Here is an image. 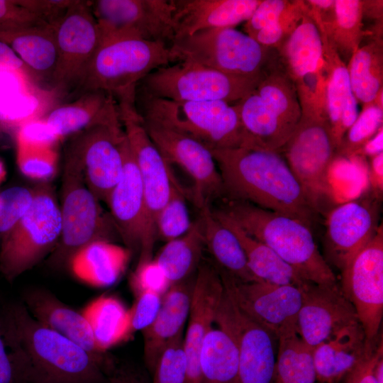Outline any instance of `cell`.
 I'll return each mask as SVG.
<instances>
[{"label":"cell","instance_id":"6da1fadb","mask_svg":"<svg viewBox=\"0 0 383 383\" xmlns=\"http://www.w3.org/2000/svg\"><path fill=\"white\" fill-rule=\"evenodd\" d=\"M1 321L18 383H107L114 363L37 321L22 302L6 305Z\"/></svg>","mask_w":383,"mask_h":383},{"label":"cell","instance_id":"7a4b0ae2","mask_svg":"<svg viewBox=\"0 0 383 383\" xmlns=\"http://www.w3.org/2000/svg\"><path fill=\"white\" fill-rule=\"evenodd\" d=\"M211 152L221 177L223 199L248 202L311 228L317 213L279 151L241 147Z\"/></svg>","mask_w":383,"mask_h":383},{"label":"cell","instance_id":"3957f363","mask_svg":"<svg viewBox=\"0 0 383 383\" xmlns=\"http://www.w3.org/2000/svg\"><path fill=\"white\" fill-rule=\"evenodd\" d=\"M219 201V206L213 209L267 245L304 280L316 284L337 282L306 224L248 202L227 199Z\"/></svg>","mask_w":383,"mask_h":383},{"label":"cell","instance_id":"277c9868","mask_svg":"<svg viewBox=\"0 0 383 383\" xmlns=\"http://www.w3.org/2000/svg\"><path fill=\"white\" fill-rule=\"evenodd\" d=\"M62 179L61 235L48 260L49 266L58 270L69 268L75 255L92 242L121 240L111 214L88 188L80 158L70 144Z\"/></svg>","mask_w":383,"mask_h":383},{"label":"cell","instance_id":"5b68a950","mask_svg":"<svg viewBox=\"0 0 383 383\" xmlns=\"http://www.w3.org/2000/svg\"><path fill=\"white\" fill-rule=\"evenodd\" d=\"M135 106L143 120L177 131L210 150L249 147L235 104L177 101L135 92Z\"/></svg>","mask_w":383,"mask_h":383},{"label":"cell","instance_id":"8992f818","mask_svg":"<svg viewBox=\"0 0 383 383\" xmlns=\"http://www.w3.org/2000/svg\"><path fill=\"white\" fill-rule=\"evenodd\" d=\"M174 62L170 47L162 43L122 39L103 43L74 90L80 94L103 91L117 104H135L140 82L155 70Z\"/></svg>","mask_w":383,"mask_h":383},{"label":"cell","instance_id":"52a82bcc","mask_svg":"<svg viewBox=\"0 0 383 383\" xmlns=\"http://www.w3.org/2000/svg\"><path fill=\"white\" fill-rule=\"evenodd\" d=\"M170 50L174 62H192L244 77H262L282 65L276 49L232 27L208 28L174 38Z\"/></svg>","mask_w":383,"mask_h":383},{"label":"cell","instance_id":"ba28073f","mask_svg":"<svg viewBox=\"0 0 383 383\" xmlns=\"http://www.w3.org/2000/svg\"><path fill=\"white\" fill-rule=\"evenodd\" d=\"M249 148L279 150L296 127L301 108L296 87L282 65L235 103Z\"/></svg>","mask_w":383,"mask_h":383},{"label":"cell","instance_id":"9c48e42d","mask_svg":"<svg viewBox=\"0 0 383 383\" xmlns=\"http://www.w3.org/2000/svg\"><path fill=\"white\" fill-rule=\"evenodd\" d=\"M62 230L60 206L52 187L42 182L33 188L26 211L0 243V273L12 282L33 269L55 250Z\"/></svg>","mask_w":383,"mask_h":383},{"label":"cell","instance_id":"30bf717a","mask_svg":"<svg viewBox=\"0 0 383 383\" xmlns=\"http://www.w3.org/2000/svg\"><path fill=\"white\" fill-rule=\"evenodd\" d=\"M301 116L292 135L279 150L301 183L318 213L331 189L328 172L337 160V146L323 101L300 103Z\"/></svg>","mask_w":383,"mask_h":383},{"label":"cell","instance_id":"8fae6325","mask_svg":"<svg viewBox=\"0 0 383 383\" xmlns=\"http://www.w3.org/2000/svg\"><path fill=\"white\" fill-rule=\"evenodd\" d=\"M264 77L230 74L192 62L179 61L148 74L140 82L135 92L177 101H222L235 104Z\"/></svg>","mask_w":383,"mask_h":383},{"label":"cell","instance_id":"7c38bea8","mask_svg":"<svg viewBox=\"0 0 383 383\" xmlns=\"http://www.w3.org/2000/svg\"><path fill=\"white\" fill-rule=\"evenodd\" d=\"M121 121L140 175L145 197V226L138 262L152 259L156 220L174 188L180 187L171 165L148 135L135 104H118Z\"/></svg>","mask_w":383,"mask_h":383},{"label":"cell","instance_id":"4fadbf2b","mask_svg":"<svg viewBox=\"0 0 383 383\" xmlns=\"http://www.w3.org/2000/svg\"><path fill=\"white\" fill-rule=\"evenodd\" d=\"M101 44L122 39L160 42L174 38L172 0L89 1Z\"/></svg>","mask_w":383,"mask_h":383},{"label":"cell","instance_id":"5bb4252c","mask_svg":"<svg viewBox=\"0 0 383 383\" xmlns=\"http://www.w3.org/2000/svg\"><path fill=\"white\" fill-rule=\"evenodd\" d=\"M340 287L353 304L367 347L376 346L383 315V226L340 272Z\"/></svg>","mask_w":383,"mask_h":383},{"label":"cell","instance_id":"9a60e30c","mask_svg":"<svg viewBox=\"0 0 383 383\" xmlns=\"http://www.w3.org/2000/svg\"><path fill=\"white\" fill-rule=\"evenodd\" d=\"M54 27L57 58L50 82L58 91L75 89L101 45L90 1L74 0Z\"/></svg>","mask_w":383,"mask_h":383},{"label":"cell","instance_id":"2e32d148","mask_svg":"<svg viewBox=\"0 0 383 383\" xmlns=\"http://www.w3.org/2000/svg\"><path fill=\"white\" fill-rule=\"evenodd\" d=\"M143 122L150 139L167 162L170 165L179 166L192 179L194 185L189 197L199 210L211 207L215 201L223 199L221 177L209 148L170 128L151 121Z\"/></svg>","mask_w":383,"mask_h":383},{"label":"cell","instance_id":"e0dca14e","mask_svg":"<svg viewBox=\"0 0 383 383\" xmlns=\"http://www.w3.org/2000/svg\"><path fill=\"white\" fill-rule=\"evenodd\" d=\"M218 270L226 292L245 315L277 339L282 334L296 331L297 316L302 301L301 286L279 285L263 281L240 282Z\"/></svg>","mask_w":383,"mask_h":383},{"label":"cell","instance_id":"ac0fdd59","mask_svg":"<svg viewBox=\"0 0 383 383\" xmlns=\"http://www.w3.org/2000/svg\"><path fill=\"white\" fill-rule=\"evenodd\" d=\"M382 196L374 192L339 205L328 215L324 259L342 271L375 236L380 226Z\"/></svg>","mask_w":383,"mask_h":383},{"label":"cell","instance_id":"d6986e66","mask_svg":"<svg viewBox=\"0 0 383 383\" xmlns=\"http://www.w3.org/2000/svg\"><path fill=\"white\" fill-rule=\"evenodd\" d=\"M126 140L121 121L99 124L72 135L69 144L80 158L88 188L99 201L106 203L121 177Z\"/></svg>","mask_w":383,"mask_h":383},{"label":"cell","instance_id":"ffe728a7","mask_svg":"<svg viewBox=\"0 0 383 383\" xmlns=\"http://www.w3.org/2000/svg\"><path fill=\"white\" fill-rule=\"evenodd\" d=\"M295 29L277 50L300 103L324 101L326 72L321 33L306 5Z\"/></svg>","mask_w":383,"mask_h":383},{"label":"cell","instance_id":"44dd1931","mask_svg":"<svg viewBox=\"0 0 383 383\" xmlns=\"http://www.w3.org/2000/svg\"><path fill=\"white\" fill-rule=\"evenodd\" d=\"M214 323L224 326L235 338L238 348L235 383H270L276 360V337L240 311L226 290Z\"/></svg>","mask_w":383,"mask_h":383},{"label":"cell","instance_id":"7402d4cb","mask_svg":"<svg viewBox=\"0 0 383 383\" xmlns=\"http://www.w3.org/2000/svg\"><path fill=\"white\" fill-rule=\"evenodd\" d=\"M302 301L296 333L312 350L343 328L360 322L353 304L338 282L301 285Z\"/></svg>","mask_w":383,"mask_h":383},{"label":"cell","instance_id":"603a6c76","mask_svg":"<svg viewBox=\"0 0 383 383\" xmlns=\"http://www.w3.org/2000/svg\"><path fill=\"white\" fill-rule=\"evenodd\" d=\"M224 286L216 265L201 261L195 274L192 301L183 338L187 359L185 383H201L199 357L209 331L214 325Z\"/></svg>","mask_w":383,"mask_h":383},{"label":"cell","instance_id":"cb8c5ba5","mask_svg":"<svg viewBox=\"0 0 383 383\" xmlns=\"http://www.w3.org/2000/svg\"><path fill=\"white\" fill-rule=\"evenodd\" d=\"M106 204L125 247L131 252H140L145 226V197L139 170L128 140L124 148L123 172Z\"/></svg>","mask_w":383,"mask_h":383},{"label":"cell","instance_id":"d4e9b609","mask_svg":"<svg viewBox=\"0 0 383 383\" xmlns=\"http://www.w3.org/2000/svg\"><path fill=\"white\" fill-rule=\"evenodd\" d=\"M40 323L70 339L104 361L113 358L96 345L88 320L82 313L66 304L50 291L35 288L26 290L21 301Z\"/></svg>","mask_w":383,"mask_h":383},{"label":"cell","instance_id":"484cf974","mask_svg":"<svg viewBox=\"0 0 383 383\" xmlns=\"http://www.w3.org/2000/svg\"><path fill=\"white\" fill-rule=\"evenodd\" d=\"M194 278V276L171 285L162 296L156 317L141 331L144 362L150 376L167 345L183 333L189 316Z\"/></svg>","mask_w":383,"mask_h":383},{"label":"cell","instance_id":"4316f807","mask_svg":"<svg viewBox=\"0 0 383 383\" xmlns=\"http://www.w3.org/2000/svg\"><path fill=\"white\" fill-rule=\"evenodd\" d=\"M262 0H172L174 38L246 22ZM173 39V40H174Z\"/></svg>","mask_w":383,"mask_h":383},{"label":"cell","instance_id":"83f0119b","mask_svg":"<svg viewBox=\"0 0 383 383\" xmlns=\"http://www.w3.org/2000/svg\"><path fill=\"white\" fill-rule=\"evenodd\" d=\"M323 43L326 72L324 92L325 110L337 149L359 115L358 101L351 89L347 65L328 43L318 26Z\"/></svg>","mask_w":383,"mask_h":383},{"label":"cell","instance_id":"f1b7e54d","mask_svg":"<svg viewBox=\"0 0 383 383\" xmlns=\"http://www.w3.org/2000/svg\"><path fill=\"white\" fill-rule=\"evenodd\" d=\"M371 348L360 322L343 328L313 349L316 381L340 383Z\"/></svg>","mask_w":383,"mask_h":383},{"label":"cell","instance_id":"f546056e","mask_svg":"<svg viewBox=\"0 0 383 383\" xmlns=\"http://www.w3.org/2000/svg\"><path fill=\"white\" fill-rule=\"evenodd\" d=\"M43 121L60 140L91 126L121 121L115 99L99 90L83 93L55 108Z\"/></svg>","mask_w":383,"mask_h":383},{"label":"cell","instance_id":"4dcf8cb0","mask_svg":"<svg viewBox=\"0 0 383 383\" xmlns=\"http://www.w3.org/2000/svg\"><path fill=\"white\" fill-rule=\"evenodd\" d=\"M0 41L8 45L36 79L51 81L57 51L52 24L41 23L18 28H1Z\"/></svg>","mask_w":383,"mask_h":383},{"label":"cell","instance_id":"1f68e13d","mask_svg":"<svg viewBox=\"0 0 383 383\" xmlns=\"http://www.w3.org/2000/svg\"><path fill=\"white\" fill-rule=\"evenodd\" d=\"M362 0H335L333 9L318 13L310 10L331 45L347 65L369 37L363 21Z\"/></svg>","mask_w":383,"mask_h":383},{"label":"cell","instance_id":"d6a6232c","mask_svg":"<svg viewBox=\"0 0 383 383\" xmlns=\"http://www.w3.org/2000/svg\"><path fill=\"white\" fill-rule=\"evenodd\" d=\"M131 251L116 243L92 242L72 260L69 268L82 279L101 287L114 284L124 272Z\"/></svg>","mask_w":383,"mask_h":383},{"label":"cell","instance_id":"836d02e7","mask_svg":"<svg viewBox=\"0 0 383 383\" xmlns=\"http://www.w3.org/2000/svg\"><path fill=\"white\" fill-rule=\"evenodd\" d=\"M212 207L201 210L205 248L221 271L240 282L260 281L248 267L242 246L235 234L214 215Z\"/></svg>","mask_w":383,"mask_h":383},{"label":"cell","instance_id":"e575fe53","mask_svg":"<svg viewBox=\"0 0 383 383\" xmlns=\"http://www.w3.org/2000/svg\"><path fill=\"white\" fill-rule=\"evenodd\" d=\"M212 211L237 237L248 267L257 279L279 285L301 286L307 282L267 245L248 235L223 213L213 209Z\"/></svg>","mask_w":383,"mask_h":383},{"label":"cell","instance_id":"d590c367","mask_svg":"<svg viewBox=\"0 0 383 383\" xmlns=\"http://www.w3.org/2000/svg\"><path fill=\"white\" fill-rule=\"evenodd\" d=\"M204 249L202 223L199 217L192 222L185 234L165 243L153 258L170 285H173L196 274Z\"/></svg>","mask_w":383,"mask_h":383},{"label":"cell","instance_id":"8d00e7d4","mask_svg":"<svg viewBox=\"0 0 383 383\" xmlns=\"http://www.w3.org/2000/svg\"><path fill=\"white\" fill-rule=\"evenodd\" d=\"M204 338L200 353L201 383H235L238 348L233 334L216 324Z\"/></svg>","mask_w":383,"mask_h":383},{"label":"cell","instance_id":"74e56055","mask_svg":"<svg viewBox=\"0 0 383 383\" xmlns=\"http://www.w3.org/2000/svg\"><path fill=\"white\" fill-rule=\"evenodd\" d=\"M82 313L89 321L97 347L103 353L132 335L129 309L116 296L102 295L87 306Z\"/></svg>","mask_w":383,"mask_h":383},{"label":"cell","instance_id":"f35d334b","mask_svg":"<svg viewBox=\"0 0 383 383\" xmlns=\"http://www.w3.org/2000/svg\"><path fill=\"white\" fill-rule=\"evenodd\" d=\"M347 69L357 101L363 105L373 102L383 92L382 37H370L352 56Z\"/></svg>","mask_w":383,"mask_h":383},{"label":"cell","instance_id":"ab89813d","mask_svg":"<svg viewBox=\"0 0 383 383\" xmlns=\"http://www.w3.org/2000/svg\"><path fill=\"white\" fill-rule=\"evenodd\" d=\"M277 354L270 383H316L313 350L296 331L277 338Z\"/></svg>","mask_w":383,"mask_h":383},{"label":"cell","instance_id":"60d3db41","mask_svg":"<svg viewBox=\"0 0 383 383\" xmlns=\"http://www.w3.org/2000/svg\"><path fill=\"white\" fill-rule=\"evenodd\" d=\"M383 92L363 105L355 122L344 135L337 149V159L355 157L362 146L383 128Z\"/></svg>","mask_w":383,"mask_h":383},{"label":"cell","instance_id":"b9f144b4","mask_svg":"<svg viewBox=\"0 0 383 383\" xmlns=\"http://www.w3.org/2000/svg\"><path fill=\"white\" fill-rule=\"evenodd\" d=\"M57 145L17 141V162L21 172L43 182L52 178L57 168Z\"/></svg>","mask_w":383,"mask_h":383},{"label":"cell","instance_id":"7bdbcfd3","mask_svg":"<svg viewBox=\"0 0 383 383\" xmlns=\"http://www.w3.org/2000/svg\"><path fill=\"white\" fill-rule=\"evenodd\" d=\"M189 192L182 186L173 189L156 220L157 239L167 243L185 234L191 228L186 199Z\"/></svg>","mask_w":383,"mask_h":383},{"label":"cell","instance_id":"ee69618b","mask_svg":"<svg viewBox=\"0 0 383 383\" xmlns=\"http://www.w3.org/2000/svg\"><path fill=\"white\" fill-rule=\"evenodd\" d=\"M183 338L182 333L167 345L150 376V383H185L187 359Z\"/></svg>","mask_w":383,"mask_h":383},{"label":"cell","instance_id":"f6af8a7d","mask_svg":"<svg viewBox=\"0 0 383 383\" xmlns=\"http://www.w3.org/2000/svg\"><path fill=\"white\" fill-rule=\"evenodd\" d=\"M306 8L304 0L290 1L280 17L260 30L253 38L265 47L277 50L301 21Z\"/></svg>","mask_w":383,"mask_h":383},{"label":"cell","instance_id":"bcb514c9","mask_svg":"<svg viewBox=\"0 0 383 383\" xmlns=\"http://www.w3.org/2000/svg\"><path fill=\"white\" fill-rule=\"evenodd\" d=\"M32 199L33 189L24 187H12L0 192V243L28 209Z\"/></svg>","mask_w":383,"mask_h":383},{"label":"cell","instance_id":"7dc6e473","mask_svg":"<svg viewBox=\"0 0 383 383\" xmlns=\"http://www.w3.org/2000/svg\"><path fill=\"white\" fill-rule=\"evenodd\" d=\"M130 285L135 295L145 291L163 295L171 286L154 258L138 262Z\"/></svg>","mask_w":383,"mask_h":383},{"label":"cell","instance_id":"c3c4849f","mask_svg":"<svg viewBox=\"0 0 383 383\" xmlns=\"http://www.w3.org/2000/svg\"><path fill=\"white\" fill-rule=\"evenodd\" d=\"M340 383H383L382 339Z\"/></svg>","mask_w":383,"mask_h":383},{"label":"cell","instance_id":"681fc988","mask_svg":"<svg viewBox=\"0 0 383 383\" xmlns=\"http://www.w3.org/2000/svg\"><path fill=\"white\" fill-rule=\"evenodd\" d=\"M162 296L150 291L135 295V300L129 309L131 334L142 331L150 325L160 308Z\"/></svg>","mask_w":383,"mask_h":383},{"label":"cell","instance_id":"f907efd6","mask_svg":"<svg viewBox=\"0 0 383 383\" xmlns=\"http://www.w3.org/2000/svg\"><path fill=\"white\" fill-rule=\"evenodd\" d=\"M288 0H262L250 18L245 23V33L254 36L264 28L274 23L289 4Z\"/></svg>","mask_w":383,"mask_h":383},{"label":"cell","instance_id":"816d5d0a","mask_svg":"<svg viewBox=\"0 0 383 383\" xmlns=\"http://www.w3.org/2000/svg\"><path fill=\"white\" fill-rule=\"evenodd\" d=\"M42 21L54 25L66 13L74 0H16Z\"/></svg>","mask_w":383,"mask_h":383},{"label":"cell","instance_id":"f5cc1de1","mask_svg":"<svg viewBox=\"0 0 383 383\" xmlns=\"http://www.w3.org/2000/svg\"><path fill=\"white\" fill-rule=\"evenodd\" d=\"M44 22L20 6L16 0H0L1 28H18Z\"/></svg>","mask_w":383,"mask_h":383},{"label":"cell","instance_id":"db71d44e","mask_svg":"<svg viewBox=\"0 0 383 383\" xmlns=\"http://www.w3.org/2000/svg\"><path fill=\"white\" fill-rule=\"evenodd\" d=\"M107 383H150L148 371L128 362H115L106 374Z\"/></svg>","mask_w":383,"mask_h":383},{"label":"cell","instance_id":"11a10c76","mask_svg":"<svg viewBox=\"0 0 383 383\" xmlns=\"http://www.w3.org/2000/svg\"><path fill=\"white\" fill-rule=\"evenodd\" d=\"M0 69L15 72L26 79H37L16 52L1 41H0Z\"/></svg>","mask_w":383,"mask_h":383},{"label":"cell","instance_id":"9f6ffc18","mask_svg":"<svg viewBox=\"0 0 383 383\" xmlns=\"http://www.w3.org/2000/svg\"><path fill=\"white\" fill-rule=\"evenodd\" d=\"M0 383H18L16 370L10 352L3 335L0 318Z\"/></svg>","mask_w":383,"mask_h":383},{"label":"cell","instance_id":"6f0895ef","mask_svg":"<svg viewBox=\"0 0 383 383\" xmlns=\"http://www.w3.org/2000/svg\"><path fill=\"white\" fill-rule=\"evenodd\" d=\"M370 159V180L373 192L382 196L383 190V152Z\"/></svg>","mask_w":383,"mask_h":383},{"label":"cell","instance_id":"680465c9","mask_svg":"<svg viewBox=\"0 0 383 383\" xmlns=\"http://www.w3.org/2000/svg\"><path fill=\"white\" fill-rule=\"evenodd\" d=\"M383 152V128L370 138L355 157H372Z\"/></svg>","mask_w":383,"mask_h":383},{"label":"cell","instance_id":"91938a15","mask_svg":"<svg viewBox=\"0 0 383 383\" xmlns=\"http://www.w3.org/2000/svg\"><path fill=\"white\" fill-rule=\"evenodd\" d=\"M4 175V170L2 163L0 162V181L2 179Z\"/></svg>","mask_w":383,"mask_h":383},{"label":"cell","instance_id":"94428289","mask_svg":"<svg viewBox=\"0 0 383 383\" xmlns=\"http://www.w3.org/2000/svg\"><path fill=\"white\" fill-rule=\"evenodd\" d=\"M318 383H319V382H318Z\"/></svg>","mask_w":383,"mask_h":383}]
</instances>
